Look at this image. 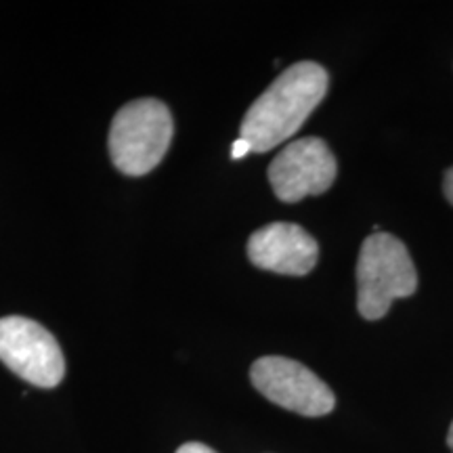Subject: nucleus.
Wrapping results in <instances>:
<instances>
[{
  "label": "nucleus",
  "instance_id": "obj_1",
  "mask_svg": "<svg viewBox=\"0 0 453 453\" xmlns=\"http://www.w3.org/2000/svg\"><path fill=\"white\" fill-rule=\"evenodd\" d=\"M327 72L313 61H300L275 78L250 105L240 127V137L265 154L298 133L327 93Z\"/></svg>",
  "mask_w": 453,
  "mask_h": 453
},
{
  "label": "nucleus",
  "instance_id": "obj_2",
  "mask_svg": "<svg viewBox=\"0 0 453 453\" xmlns=\"http://www.w3.org/2000/svg\"><path fill=\"white\" fill-rule=\"evenodd\" d=\"M416 288L418 273L405 243L382 231L365 237L357 263V309L361 317L382 319L393 300L411 296Z\"/></svg>",
  "mask_w": 453,
  "mask_h": 453
},
{
  "label": "nucleus",
  "instance_id": "obj_3",
  "mask_svg": "<svg viewBox=\"0 0 453 453\" xmlns=\"http://www.w3.org/2000/svg\"><path fill=\"white\" fill-rule=\"evenodd\" d=\"M174 122L160 99L130 101L116 113L110 128L113 166L128 177L151 173L166 156Z\"/></svg>",
  "mask_w": 453,
  "mask_h": 453
},
{
  "label": "nucleus",
  "instance_id": "obj_4",
  "mask_svg": "<svg viewBox=\"0 0 453 453\" xmlns=\"http://www.w3.org/2000/svg\"><path fill=\"white\" fill-rule=\"evenodd\" d=\"M0 361L21 380L41 388H55L65 376L59 342L47 327L27 317L0 319Z\"/></svg>",
  "mask_w": 453,
  "mask_h": 453
},
{
  "label": "nucleus",
  "instance_id": "obj_5",
  "mask_svg": "<svg viewBox=\"0 0 453 453\" xmlns=\"http://www.w3.org/2000/svg\"><path fill=\"white\" fill-rule=\"evenodd\" d=\"M250 380L271 403L298 416L321 418L336 407L332 388L309 367L288 357H260L254 361Z\"/></svg>",
  "mask_w": 453,
  "mask_h": 453
},
{
  "label": "nucleus",
  "instance_id": "obj_6",
  "mask_svg": "<svg viewBox=\"0 0 453 453\" xmlns=\"http://www.w3.org/2000/svg\"><path fill=\"white\" fill-rule=\"evenodd\" d=\"M336 157L324 139L304 137L288 143L269 166V183L281 202L321 196L336 180Z\"/></svg>",
  "mask_w": 453,
  "mask_h": 453
},
{
  "label": "nucleus",
  "instance_id": "obj_7",
  "mask_svg": "<svg viewBox=\"0 0 453 453\" xmlns=\"http://www.w3.org/2000/svg\"><path fill=\"white\" fill-rule=\"evenodd\" d=\"M248 257L258 269L300 277L315 269L319 246L300 225L271 223L250 235Z\"/></svg>",
  "mask_w": 453,
  "mask_h": 453
},
{
  "label": "nucleus",
  "instance_id": "obj_8",
  "mask_svg": "<svg viewBox=\"0 0 453 453\" xmlns=\"http://www.w3.org/2000/svg\"><path fill=\"white\" fill-rule=\"evenodd\" d=\"M252 151V145L248 143L246 139H237L235 143H234V150H231V156H234V160H240V157H243V156H248Z\"/></svg>",
  "mask_w": 453,
  "mask_h": 453
},
{
  "label": "nucleus",
  "instance_id": "obj_9",
  "mask_svg": "<svg viewBox=\"0 0 453 453\" xmlns=\"http://www.w3.org/2000/svg\"><path fill=\"white\" fill-rule=\"evenodd\" d=\"M177 453H217V451L211 449V447L203 443H185L179 447Z\"/></svg>",
  "mask_w": 453,
  "mask_h": 453
},
{
  "label": "nucleus",
  "instance_id": "obj_10",
  "mask_svg": "<svg viewBox=\"0 0 453 453\" xmlns=\"http://www.w3.org/2000/svg\"><path fill=\"white\" fill-rule=\"evenodd\" d=\"M443 189H445V197L453 203V168H449L445 173V180H443Z\"/></svg>",
  "mask_w": 453,
  "mask_h": 453
},
{
  "label": "nucleus",
  "instance_id": "obj_11",
  "mask_svg": "<svg viewBox=\"0 0 453 453\" xmlns=\"http://www.w3.org/2000/svg\"><path fill=\"white\" fill-rule=\"evenodd\" d=\"M447 443H449L451 453H453V422H451V426H449V434H447Z\"/></svg>",
  "mask_w": 453,
  "mask_h": 453
}]
</instances>
